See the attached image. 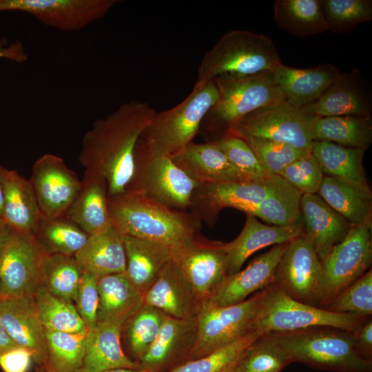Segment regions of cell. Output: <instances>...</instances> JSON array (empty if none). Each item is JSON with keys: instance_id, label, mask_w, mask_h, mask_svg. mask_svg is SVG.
I'll return each instance as SVG.
<instances>
[{"instance_id": "33", "label": "cell", "mask_w": 372, "mask_h": 372, "mask_svg": "<svg viewBox=\"0 0 372 372\" xmlns=\"http://www.w3.org/2000/svg\"><path fill=\"white\" fill-rule=\"evenodd\" d=\"M98 290V322L123 326L143 304V295L133 286L125 272L99 278Z\"/></svg>"}, {"instance_id": "22", "label": "cell", "mask_w": 372, "mask_h": 372, "mask_svg": "<svg viewBox=\"0 0 372 372\" xmlns=\"http://www.w3.org/2000/svg\"><path fill=\"white\" fill-rule=\"evenodd\" d=\"M143 303L167 316L180 319L196 318L203 302L172 259L143 295Z\"/></svg>"}, {"instance_id": "50", "label": "cell", "mask_w": 372, "mask_h": 372, "mask_svg": "<svg viewBox=\"0 0 372 372\" xmlns=\"http://www.w3.org/2000/svg\"><path fill=\"white\" fill-rule=\"evenodd\" d=\"M98 279L92 273L83 272L74 300L75 307L88 329L94 327L98 322Z\"/></svg>"}, {"instance_id": "6", "label": "cell", "mask_w": 372, "mask_h": 372, "mask_svg": "<svg viewBox=\"0 0 372 372\" xmlns=\"http://www.w3.org/2000/svg\"><path fill=\"white\" fill-rule=\"evenodd\" d=\"M270 37L247 30L223 34L203 57L195 84L223 74L252 75L273 72L281 64Z\"/></svg>"}, {"instance_id": "46", "label": "cell", "mask_w": 372, "mask_h": 372, "mask_svg": "<svg viewBox=\"0 0 372 372\" xmlns=\"http://www.w3.org/2000/svg\"><path fill=\"white\" fill-rule=\"evenodd\" d=\"M244 140L269 175H280L287 166L311 152L265 138L251 137Z\"/></svg>"}, {"instance_id": "19", "label": "cell", "mask_w": 372, "mask_h": 372, "mask_svg": "<svg viewBox=\"0 0 372 372\" xmlns=\"http://www.w3.org/2000/svg\"><path fill=\"white\" fill-rule=\"evenodd\" d=\"M196 336V318L180 319L164 314L155 340L138 362L140 369L169 371L187 360Z\"/></svg>"}, {"instance_id": "17", "label": "cell", "mask_w": 372, "mask_h": 372, "mask_svg": "<svg viewBox=\"0 0 372 372\" xmlns=\"http://www.w3.org/2000/svg\"><path fill=\"white\" fill-rule=\"evenodd\" d=\"M172 260L203 304L227 276L223 243L200 236L189 245L172 250Z\"/></svg>"}, {"instance_id": "41", "label": "cell", "mask_w": 372, "mask_h": 372, "mask_svg": "<svg viewBox=\"0 0 372 372\" xmlns=\"http://www.w3.org/2000/svg\"><path fill=\"white\" fill-rule=\"evenodd\" d=\"M82 273L74 256L45 254L41 285L52 293L74 302Z\"/></svg>"}, {"instance_id": "40", "label": "cell", "mask_w": 372, "mask_h": 372, "mask_svg": "<svg viewBox=\"0 0 372 372\" xmlns=\"http://www.w3.org/2000/svg\"><path fill=\"white\" fill-rule=\"evenodd\" d=\"M163 316L158 309L143 303L122 326V344L135 361L138 362L155 340Z\"/></svg>"}, {"instance_id": "60", "label": "cell", "mask_w": 372, "mask_h": 372, "mask_svg": "<svg viewBox=\"0 0 372 372\" xmlns=\"http://www.w3.org/2000/svg\"><path fill=\"white\" fill-rule=\"evenodd\" d=\"M231 372H235V371H234H234H232Z\"/></svg>"}, {"instance_id": "30", "label": "cell", "mask_w": 372, "mask_h": 372, "mask_svg": "<svg viewBox=\"0 0 372 372\" xmlns=\"http://www.w3.org/2000/svg\"><path fill=\"white\" fill-rule=\"evenodd\" d=\"M126 255L125 273L143 295L172 259L169 247L145 239L123 236Z\"/></svg>"}, {"instance_id": "29", "label": "cell", "mask_w": 372, "mask_h": 372, "mask_svg": "<svg viewBox=\"0 0 372 372\" xmlns=\"http://www.w3.org/2000/svg\"><path fill=\"white\" fill-rule=\"evenodd\" d=\"M64 216L90 236L112 226L105 180L85 171L81 189Z\"/></svg>"}, {"instance_id": "45", "label": "cell", "mask_w": 372, "mask_h": 372, "mask_svg": "<svg viewBox=\"0 0 372 372\" xmlns=\"http://www.w3.org/2000/svg\"><path fill=\"white\" fill-rule=\"evenodd\" d=\"M289 362L267 333L259 336L247 349L235 372H280Z\"/></svg>"}, {"instance_id": "3", "label": "cell", "mask_w": 372, "mask_h": 372, "mask_svg": "<svg viewBox=\"0 0 372 372\" xmlns=\"http://www.w3.org/2000/svg\"><path fill=\"white\" fill-rule=\"evenodd\" d=\"M289 363L302 362L318 370L372 372V359L358 349L352 333L332 327H312L267 333Z\"/></svg>"}, {"instance_id": "43", "label": "cell", "mask_w": 372, "mask_h": 372, "mask_svg": "<svg viewBox=\"0 0 372 372\" xmlns=\"http://www.w3.org/2000/svg\"><path fill=\"white\" fill-rule=\"evenodd\" d=\"M262 333L251 331L236 342L203 357L187 360L168 372H231L247 349Z\"/></svg>"}, {"instance_id": "44", "label": "cell", "mask_w": 372, "mask_h": 372, "mask_svg": "<svg viewBox=\"0 0 372 372\" xmlns=\"http://www.w3.org/2000/svg\"><path fill=\"white\" fill-rule=\"evenodd\" d=\"M321 4L328 30L333 32L346 33L372 19L370 0H322Z\"/></svg>"}, {"instance_id": "39", "label": "cell", "mask_w": 372, "mask_h": 372, "mask_svg": "<svg viewBox=\"0 0 372 372\" xmlns=\"http://www.w3.org/2000/svg\"><path fill=\"white\" fill-rule=\"evenodd\" d=\"M35 307L45 329L86 333L88 329L73 302L62 298L41 285L33 295Z\"/></svg>"}, {"instance_id": "23", "label": "cell", "mask_w": 372, "mask_h": 372, "mask_svg": "<svg viewBox=\"0 0 372 372\" xmlns=\"http://www.w3.org/2000/svg\"><path fill=\"white\" fill-rule=\"evenodd\" d=\"M303 236L322 261L342 242L352 225L318 194H303L300 200Z\"/></svg>"}, {"instance_id": "7", "label": "cell", "mask_w": 372, "mask_h": 372, "mask_svg": "<svg viewBox=\"0 0 372 372\" xmlns=\"http://www.w3.org/2000/svg\"><path fill=\"white\" fill-rule=\"evenodd\" d=\"M370 318L371 317L332 312L302 303L271 284L261 291L252 330L268 333L312 327H332L353 333Z\"/></svg>"}, {"instance_id": "12", "label": "cell", "mask_w": 372, "mask_h": 372, "mask_svg": "<svg viewBox=\"0 0 372 372\" xmlns=\"http://www.w3.org/2000/svg\"><path fill=\"white\" fill-rule=\"evenodd\" d=\"M272 285L292 299L318 307L322 296V265L303 235L288 244L275 270Z\"/></svg>"}, {"instance_id": "58", "label": "cell", "mask_w": 372, "mask_h": 372, "mask_svg": "<svg viewBox=\"0 0 372 372\" xmlns=\"http://www.w3.org/2000/svg\"><path fill=\"white\" fill-rule=\"evenodd\" d=\"M44 372H55L53 369H52L49 366H46V367L44 369Z\"/></svg>"}, {"instance_id": "53", "label": "cell", "mask_w": 372, "mask_h": 372, "mask_svg": "<svg viewBox=\"0 0 372 372\" xmlns=\"http://www.w3.org/2000/svg\"><path fill=\"white\" fill-rule=\"evenodd\" d=\"M0 58L21 63L28 59V54L21 42L9 43L6 39H3L0 41Z\"/></svg>"}, {"instance_id": "4", "label": "cell", "mask_w": 372, "mask_h": 372, "mask_svg": "<svg viewBox=\"0 0 372 372\" xmlns=\"http://www.w3.org/2000/svg\"><path fill=\"white\" fill-rule=\"evenodd\" d=\"M218 98L214 80L195 84L178 105L156 112L140 136L136 148L151 156L172 157L192 142Z\"/></svg>"}, {"instance_id": "34", "label": "cell", "mask_w": 372, "mask_h": 372, "mask_svg": "<svg viewBox=\"0 0 372 372\" xmlns=\"http://www.w3.org/2000/svg\"><path fill=\"white\" fill-rule=\"evenodd\" d=\"M302 194L278 175H273L266 197L248 210L271 225L292 226L302 223L300 200Z\"/></svg>"}, {"instance_id": "18", "label": "cell", "mask_w": 372, "mask_h": 372, "mask_svg": "<svg viewBox=\"0 0 372 372\" xmlns=\"http://www.w3.org/2000/svg\"><path fill=\"white\" fill-rule=\"evenodd\" d=\"M289 242L273 245L253 260L245 269L227 276L203 304L212 307L236 304L271 285L277 265Z\"/></svg>"}, {"instance_id": "32", "label": "cell", "mask_w": 372, "mask_h": 372, "mask_svg": "<svg viewBox=\"0 0 372 372\" xmlns=\"http://www.w3.org/2000/svg\"><path fill=\"white\" fill-rule=\"evenodd\" d=\"M352 225L371 216L372 192L369 185H360L324 176L316 193Z\"/></svg>"}, {"instance_id": "37", "label": "cell", "mask_w": 372, "mask_h": 372, "mask_svg": "<svg viewBox=\"0 0 372 372\" xmlns=\"http://www.w3.org/2000/svg\"><path fill=\"white\" fill-rule=\"evenodd\" d=\"M273 18L282 29L296 37H307L328 30L321 0H276Z\"/></svg>"}, {"instance_id": "31", "label": "cell", "mask_w": 372, "mask_h": 372, "mask_svg": "<svg viewBox=\"0 0 372 372\" xmlns=\"http://www.w3.org/2000/svg\"><path fill=\"white\" fill-rule=\"evenodd\" d=\"M74 257L83 272L98 278L125 272L126 255L123 235L112 225L90 236Z\"/></svg>"}, {"instance_id": "26", "label": "cell", "mask_w": 372, "mask_h": 372, "mask_svg": "<svg viewBox=\"0 0 372 372\" xmlns=\"http://www.w3.org/2000/svg\"><path fill=\"white\" fill-rule=\"evenodd\" d=\"M2 219L18 232L35 235L43 214L29 180L0 166Z\"/></svg>"}, {"instance_id": "56", "label": "cell", "mask_w": 372, "mask_h": 372, "mask_svg": "<svg viewBox=\"0 0 372 372\" xmlns=\"http://www.w3.org/2000/svg\"><path fill=\"white\" fill-rule=\"evenodd\" d=\"M75 372H87L82 369H79V370L76 371ZM99 372H148L147 371L143 370V369H110V370H105L103 371Z\"/></svg>"}, {"instance_id": "42", "label": "cell", "mask_w": 372, "mask_h": 372, "mask_svg": "<svg viewBox=\"0 0 372 372\" xmlns=\"http://www.w3.org/2000/svg\"><path fill=\"white\" fill-rule=\"evenodd\" d=\"M45 330L48 366L55 372H75L81 369L86 333Z\"/></svg>"}, {"instance_id": "35", "label": "cell", "mask_w": 372, "mask_h": 372, "mask_svg": "<svg viewBox=\"0 0 372 372\" xmlns=\"http://www.w3.org/2000/svg\"><path fill=\"white\" fill-rule=\"evenodd\" d=\"M314 141H325L342 146L366 151L372 142L371 116H316Z\"/></svg>"}, {"instance_id": "11", "label": "cell", "mask_w": 372, "mask_h": 372, "mask_svg": "<svg viewBox=\"0 0 372 372\" xmlns=\"http://www.w3.org/2000/svg\"><path fill=\"white\" fill-rule=\"evenodd\" d=\"M261 291L236 304H203L196 317V340L187 360L203 357L255 331L252 330V322Z\"/></svg>"}, {"instance_id": "47", "label": "cell", "mask_w": 372, "mask_h": 372, "mask_svg": "<svg viewBox=\"0 0 372 372\" xmlns=\"http://www.w3.org/2000/svg\"><path fill=\"white\" fill-rule=\"evenodd\" d=\"M332 312L371 317L372 315V270L338 293L326 307Z\"/></svg>"}, {"instance_id": "49", "label": "cell", "mask_w": 372, "mask_h": 372, "mask_svg": "<svg viewBox=\"0 0 372 372\" xmlns=\"http://www.w3.org/2000/svg\"><path fill=\"white\" fill-rule=\"evenodd\" d=\"M278 176L302 195L316 194L324 176L311 152L287 166Z\"/></svg>"}, {"instance_id": "15", "label": "cell", "mask_w": 372, "mask_h": 372, "mask_svg": "<svg viewBox=\"0 0 372 372\" xmlns=\"http://www.w3.org/2000/svg\"><path fill=\"white\" fill-rule=\"evenodd\" d=\"M118 0H0V12L28 13L45 25L76 31L103 18Z\"/></svg>"}, {"instance_id": "13", "label": "cell", "mask_w": 372, "mask_h": 372, "mask_svg": "<svg viewBox=\"0 0 372 372\" xmlns=\"http://www.w3.org/2000/svg\"><path fill=\"white\" fill-rule=\"evenodd\" d=\"M45 255L34 235L14 231L0 259L2 297L33 296Z\"/></svg>"}, {"instance_id": "24", "label": "cell", "mask_w": 372, "mask_h": 372, "mask_svg": "<svg viewBox=\"0 0 372 372\" xmlns=\"http://www.w3.org/2000/svg\"><path fill=\"white\" fill-rule=\"evenodd\" d=\"M170 158L198 184L249 180L229 161L215 141L192 142Z\"/></svg>"}, {"instance_id": "9", "label": "cell", "mask_w": 372, "mask_h": 372, "mask_svg": "<svg viewBox=\"0 0 372 372\" xmlns=\"http://www.w3.org/2000/svg\"><path fill=\"white\" fill-rule=\"evenodd\" d=\"M198 185L170 158L151 156L136 148L134 173L126 192H136L167 207L189 211Z\"/></svg>"}, {"instance_id": "25", "label": "cell", "mask_w": 372, "mask_h": 372, "mask_svg": "<svg viewBox=\"0 0 372 372\" xmlns=\"http://www.w3.org/2000/svg\"><path fill=\"white\" fill-rule=\"evenodd\" d=\"M303 235L302 223L276 226L260 223L256 216L246 214L245 225L233 240L223 243L227 276L240 270L245 260L256 251L271 245L289 242Z\"/></svg>"}, {"instance_id": "1", "label": "cell", "mask_w": 372, "mask_h": 372, "mask_svg": "<svg viewBox=\"0 0 372 372\" xmlns=\"http://www.w3.org/2000/svg\"><path fill=\"white\" fill-rule=\"evenodd\" d=\"M156 112L147 103L131 101L96 120L85 134L79 161L85 172L105 180L108 197L126 192L137 141Z\"/></svg>"}, {"instance_id": "10", "label": "cell", "mask_w": 372, "mask_h": 372, "mask_svg": "<svg viewBox=\"0 0 372 372\" xmlns=\"http://www.w3.org/2000/svg\"><path fill=\"white\" fill-rule=\"evenodd\" d=\"M323 289L318 307L325 309L333 299L371 269V216L352 225L345 238L322 261Z\"/></svg>"}, {"instance_id": "2", "label": "cell", "mask_w": 372, "mask_h": 372, "mask_svg": "<svg viewBox=\"0 0 372 372\" xmlns=\"http://www.w3.org/2000/svg\"><path fill=\"white\" fill-rule=\"evenodd\" d=\"M108 208L112 225L123 236L161 243L172 250L200 236L201 222L192 213L167 207L136 192L108 197Z\"/></svg>"}, {"instance_id": "38", "label": "cell", "mask_w": 372, "mask_h": 372, "mask_svg": "<svg viewBox=\"0 0 372 372\" xmlns=\"http://www.w3.org/2000/svg\"><path fill=\"white\" fill-rule=\"evenodd\" d=\"M46 254L74 256L86 243L90 235L65 216H42L34 235Z\"/></svg>"}, {"instance_id": "16", "label": "cell", "mask_w": 372, "mask_h": 372, "mask_svg": "<svg viewBox=\"0 0 372 372\" xmlns=\"http://www.w3.org/2000/svg\"><path fill=\"white\" fill-rule=\"evenodd\" d=\"M29 180L41 214L48 217L64 216L81 187L76 173L63 158L52 154L34 162Z\"/></svg>"}, {"instance_id": "28", "label": "cell", "mask_w": 372, "mask_h": 372, "mask_svg": "<svg viewBox=\"0 0 372 372\" xmlns=\"http://www.w3.org/2000/svg\"><path fill=\"white\" fill-rule=\"evenodd\" d=\"M122 326L114 322H98L87 330L81 369L99 372L114 369H139L138 362L125 352L121 342Z\"/></svg>"}, {"instance_id": "48", "label": "cell", "mask_w": 372, "mask_h": 372, "mask_svg": "<svg viewBox=\"0 0 372 372\" xmlns=\"http://www.w3.org/2000/svg\"><path fill=\"white\" fill-rule=\"evenodd\" d=\"M215 141L229 161L248 180H258L269 175L261 165L254 152L242 138L225 135Z\"/></svg>"}, {"instance_id": "57", "label": "cell", "mask_w": 372, "mask_h": 372, "mask_svg": "<svg viewBox=\"0 0 372 372\" xmlns=\"http://www.w3.org/2000/svg\"><path fill=\"white\" fill-rule=\"evenodd\" d=\"M2 211H3V194L0 184V218L2 219Z\"/></svg>"}, {"instance_id": "54", "label": "cell", "mask_w": 372, "mask_h": 372, "mask_svg": "<svg viewBox=\"0 0 372 372\" xmlns=\"http://www.w3.org/2000/svg\"><path fill=\"white\" fill-rule=\"evenodd\" d=\"M14 231L3 219L0 218V259Z\"/></svg>"}, {"instance_id": "36", "label": "cell", "mask_w": 372, "mask_h": 372, "mask_svg": "<svg viewBox=\"0 0 372 372\" xmlns=\"http://www.w3.org/2000/svg\"><path fill=\"white\" fill-rule=\"evenodd\" d=\"M365 151L325 141H313L311 153L324 176L368 185L363 166Z\"/></svg>"}, {"instance_id": "14", "label": "cell", "mask_w": 372, "mask_h": 372, "mask_svg": "<svg viewBox=\"0 0 372 372\" xmlns=\"http://www.w3.org/2000/svg\"><path fill=\"white\" fill-rule=\"evenodd\" d=\"M272 176L248 181L198 184L194 191L189 211L209 225H214L225 208H235L246 213L266 197L271 187Z\"/></svg>"}, {"instance_id": "5", "label": "cell", "mask_w": 372, "mask_h": 372, "mask_svg": "<svg viewBox=\"0 0 372 372\" xmlns=\"http://www.w3.org/2000/svg\"><path fill=\"white\" fill-rule=\"evenodd\" d=\"M212 80L218 88V98L203 120L200 130L218 135L215 140L228 134L252 112L284 100L272 72L223 74Z\"/></svg>"}, {"instance_id": "27", "label": "cell", "mask_w": 372, "mask_h": 372, "mask_svg": "<svg viewBox=\"0 0 372 372\" xmlns=\"http://www.w3.org/2000/svg\"><path fill=\"white\" fill-rule=\"evenodd\" d=\"M272 74L284 100L295 107L301 108L318 99L341 72L331 63L304 69L281 63Z\"/></svg>"}, {"instance_id": "8", "label": "cell", "mask_w": 372, "mask_h": 372, "mask_svg": "<svg viewBox=\"0 0 372 372\" xmlns=\"http://www.w3.org/2000/svg\"><path fill=\"white\" fill-rule=\"evenodd\" d=\"M315 118L283 100L249 114L226 135L265 138L311 151Z\"/></svg>"}, {"instance_id": "21", "label": "cell", "mask_w": 372, "mask_h": 372, "mask_svg": "<svg viewBox=\"0 0 372 372\" xmlns=\"http://www.w3.org/2000/svg\"><path fill=\"white\" fill-rule=\"evenodd\" d=\"M0 322L18 347L28 349L44 371L48 365L45 330L33 296L1 297Z\"/></svg>"}, {"instance_id": "52", "label": "cell", "mask_w": 372, "mask_h": 372, "mask_svg": "<svg viewBox=\"0 0 372 372\" xmlns=\"http://www.w3.org/2000/svg\"><path fill=\"white\" fill-rule=\"evenodd\" d=\"M353 340L360 351L372 359V320L370 318L352 333Z\"/></svg>"}, {"instance_id": "51", "label": "cell", "mask_w": 372, "mask_h": 372, "mask_svg": "<svg viewBox=\"0 0 372 372\" xmlns=\"http://www.w3.org/2000/svg\"><path fill=\"white\" fill-rule=\"evenodd\" d=\"M32 360L30 351L18 347L0 355V367L3 372H27Z\"/></svg>"}, {"instance_id": "20", "label": "cell", "mask_w": 372, "mask_h": 372, "mask_svg": "<svg viewBox=\"0 0 372 372\" xmlns=\"http://www.w3.org/2000/svg\"><path fill=\"white\" fill-rule=\"evenodd\" d=\"M318 116H371V94L369 85L356 68L340 74L327 90L313 102L300 108Z\"/></svg>"}, {"instance_id": "55", "label": "cell", "mask_w": 372, "mask_h": 372, "mask_svg": "<svg viewBox=\"0 0 372 372\" xmlns=\"http://www.w3.org/2000/svg\"><path fill=\"white\" fill-rule=\"evenodd\" d=\"M18 347L0 322V355L14 348Z\"/></svg>"}, {"instance_id": "59", "label": "cell", "mask_w": 372, "mask_h": 372, "mask_svg": "<svg viewBox=\"0 0 372 372\" xmlns=\"http://www.w3.org/2000/svg\"><path fill=\"white\" fill-rule=\"evenodd\" d=\"M2 297V293H1V287L0 284V298Z\"/></svg>"}]
</instances>
